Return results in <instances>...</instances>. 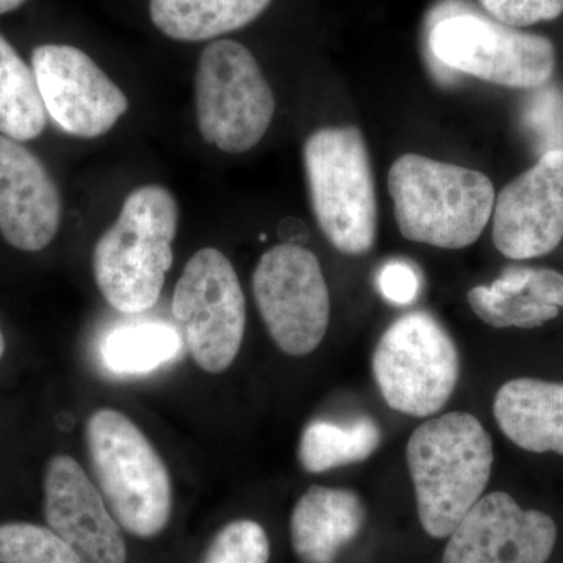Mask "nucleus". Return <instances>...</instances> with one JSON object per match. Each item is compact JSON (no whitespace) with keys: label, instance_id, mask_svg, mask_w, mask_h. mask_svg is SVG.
Instances as JSON below:
<instances>
[{"label":"nucleus","instance_id":"obj_12","mask_svg":"<svg viewBox=\"0 0 563 563\" xmlns=\"http://www.w3.org/2000/svg\"><path fill=\"white\" fill-rule=\"evenodd\" d=\"M555 540L550 515L521 509L509 493L495 492L462 518L442 563H547Z\"/></svg>","mask_w":563,"mask_h":563},{"label":"nucleus","instance_id":"obj_6","mask_svg":"<svg viewBox=\"0 0 563 563\" xmlns=\"http://www.w3.org/2000/svg\"><path fill=\"white\" fill-rule=\"evenodd\" d=\"M195 99L203 141L228 154L257 146L276 111L274 92L254 55L232 40L213 41L202 51Z\"/></svg>","mask_w":563,"mask_h":563},{"label":"nucleus","instance_id":"obj_26","mask_svg":"<svg viewBox=\"0 0 563 563\" xmlns=\"http://www.w3.org/2000/svg\"><path fill=\"white\" fill-rule=\"evenodd\" d=\"M377 288L387 301L396 306H407L417 299L420 277L407 262H388L377 274Z\"/></svg>","mask_w":563,"mask_h":563},{"label":"nucleus","instance_id":"obj_1","mask_svg":"<svg viewBox=\"0 0 563 563\" xmlns=\"http://www.w3.org/2000/svg\"><path fill=\"white\" fill-rule=\"evenodd\" d=\"M177 224L179 206L168 188L144 185L125 198L92 252L96 284L114 310L143 313L157 303L173 266Z\"/></svg>","mask_w":563,"mask_h":563},{"label":"nucleus","instance_id":"obj_3","mask_svg":"<svg viewBox=\"0 0 563 563\" xmlns=\"http://www.w3.org/2000/svg\"><path fill=\"white\" fill-rule=\"evenodd\" d=\"M388 191L404 239L442 250L476 243L496 201L495 187L485 174L418 154L393 163Z\"/></svg>","mask_w":563,"mask_h":563},{"label":"nucleus","instance_id":"obj_24","mask_svg":"<svg viewBox=\"0 0 563 563\" xmlns=\"http://www.w3.org/2000/svg\"><path fill=\"white\" fill-rule=\"evenodd\" d=\"M268 536L252 520H236L221 529L211 540L203 563H268Z\"/></svg>","mask_w":563,"mask_h":563},{"label":"nucleus","instance_id":"obj_25","mask_svg":"<svg viewBox=\"0 0 563 563\" xmlns=\"http://www.w3.org/2000/svg\"><path fill=\"white\" fill-rule=\"evenodd\" d=\"M492 18L509 27L553 21L563 13V0H479Z\"/></svg>","mask_w":563,"mask_h":563},{"label":"nucleus","instance_id":"obj_15","mask_svg":"<svg viewBox=\"0 0 563 563\" xmlns=\"http://www.w3.org/2000/svg\"><path fill=\"white\" fill-rule=\"evenodd\" d=\"M62 196L43 162L0 135V233L16 250L38 252L57 236Z\"/></svg>","mask_w":563,"mask_h":563},{"label":"nucleus","instance_id":"obj_2","mask_svg":"<svg viewBox=\"0 0 563 563\" xmlns=\"http://www.w3.org/2000/svg\"><path fill=\"white\" fill-rule=\"evenodd\" d=\"M407 465L422 529L433 539H446L490 481L492 439L473 415H442L412 433Z\"/></svg>","mask_w":563,"mask_h":563},{"label":"nucleus","instance_id":"obj_4","mask_svg":"<svg viewBox=\"0 0 563 563\" xmlns=\"http://www.w3.org/2000/svg\"><path fill=\"white\" fill-rule=\"evenodd\" d=\"M92 472L103 501L124 531L157 536L173 510L168 468L139 426L113 409H99L87 422Z\"/></svg>","mask_w":563,"mask_h":563},{"label":"nucleus","instance_id":"obj_28","mask_svg":"<svg viewBox=\"0 0 563 563\" xmlns=\"http://www.w3.org/2000/svg\"><path fill=\"white\" fill-rule=\"evenodd\" d=\"M24 2L25 0H0V14L10 13V11L20 9Z\"/></svg>","mask_w":563,"mask_h":563},{"label":"nucleus","instance_id":"obj_14","mask_svg":"<svg viewBox=\"0 0 563 563\" xmlns=\"http://www.w3.org/2000/svg\"><path fill=\"white\" fill-rule=\"evenodd\" d=\"M44 517L81 563L128 562L121 526L80 463L69 455H54L47 462Z\"/></svg>","mask_w":563,"mask_h":563},{"label":"nucleus","instance_id":"obj_30","mask_svg":"<svg viewBox=\"0 0 563 563\" xmlns=\"http://www.w3.org/2000/svg\"><path fill=\"white\" fill-rule=\"evenodd\" d=\"M3 352H5V339H3L2 329H0V358L3 357Z\"/></svg>","mask_w":563,"mask_h":563},{"label":"nucleus","instance_id":"obj_29","mask_svg":"<svg viewBox=\"0 0 563 563\" xmlns=\"http://www.w3.org/2000/svg\"><path fill=\"white\" fill-rule=\"evenodd\" d=\"M284 224L287 225V228H290V231H288V229H287V233H282V235H287L288 239H290V236H292V233H295V231H292V229H291L290 220L284 221ZM296 228L299 229V233H296V236H298V239H299V236H302V239L306 240V235H301V232L306 233V228H303L302 222H298V225H296ZM280 229H285V228H280Z\"/></svg>","mask_w":563,"mask_h":563},{"label":"nucleus","instance_id":"obj_18","mask_svg":"<svg viewBox=\"0 0 563 563\" xmlns=\"http://www.w3.org/2000/svg\"><path fill=\"white\" fill-rule=\"evenodd\" d=\"M273 0H151L155 27L176 41L217 38L251 24Z\"/></svg>","mask_w":563,"mask_h":563},{"label":"nucleus","instance_id":"obj_27","mask_svg":"<svg viewBox=\"0 0 563 563\" xmlns=\"http://www.w3.org/2000/svg\"><path fill=\"white\" fill-rule=\"evenodd\" d=\"M526 292L536 301L563 307V274L548 268H529Z\"/></svg>","mask_w":563,"mask_h":563},{"label":"nucleus","instance_id":"obj_10","mask_svg":"<svg viewBox=\"0 0 563 563\" xmlns=\"http://www.w3.org/2000/svg\"><path fill=\"white\" fill-rule=\"evenodd\" d=\"M252 291L273 342L302 357L320 346L328 332L331 299L320 261L301 244L282 243L262 255Z\"/></svg>","mask_w":563,"mask_h":563},{"label":"nucleus","instance_id":"obj_16","mask_svg":"<svg viewBox=\"0 0 563 563\" xmlns=\"http://www.w3.org/2000/svg\"><path fill=\"white\" fill-rule=\"evenodd\" d=\"M366 510L361 496L343 488L310 487L292 509V550L303 563H335L361 533Z\"/></svg>","mask_w":563,"mask_h":563},{"label":"nucleus","instance_id":"obj_23","mask_svg":"<svg viewBox=\"0 0 563 563\" xmlns=\"http://www.w3.org/2000/svg\"><path fill=\"white\" fill-rule=\"evenodd\" d=\"M0 563H81L79 555L51 528L32 523L0 525Z\"/></svg>","mask_w":563,"mask_h":563},{"label":"nucleus","instance_id":"obj_20","mask_svg":"<svg viewBox=\"0 0 563 563\" xmlns=\"http://www.w3.org/2000/svg\"><path fill=\"white\" fill-rule=\"evenodd\" d=\"M46 121L33 69L0 35V135L16 141L38 139Z\"/></svg>","mask_w":563,"mask_h":563},{"label":"nucleus","instance_id":"obj_9","mask_svg":"<svg viewBox=\"0 0 563 563\" xmlns=\"http://www.w3.org/2000/svg\"><path fill=\"white\" fill-rule=\"evenodd\" d=\"M428 43L433 57L448 68L501 87H542L555 69L550 40L481 14L459 13L437 21Z\"/></svg>","mask_w":563,"mask_h":563},{"label":"nucleus","instance_id":"obj_5","mask_svg":"<svg viewBox=\"0 0 563 563\" xmlns=\"http://www.w3.org/2000/svg\"><path fill=\"white\" fill-rule=\"evenodd\" d=\"M310 202L322 235L336 251L363 255L377 235L372 158L357 128H324L303 144Z\"/></svg>","mask_w":563,"mask_h":563},{"label":"nucleus","instance_id":"obj_13","mask_svg":"<svg viewBox=\"0 0 563 563\" xmlns=\"http://www.w3.org/2000/svg\"><path fill=\"white\" fill-rule=\"evenodd\" d=\"M493 243L512 261L550 254L563 240V150L544 152L531 169L499 192Z\"/></svg>","mask_w":563,"mask_h":563},{"label":"nucleus","instance_id":"obj_7","mask_svg":"<svg viewBox=\"0 0 563 563\" xmlns=\"http://www.w3.org/2000/svg\"><path fill=\"white\" fill-rule=\"evenodd\" d=\"M374 380L388 407L412 417L440 412L461 376V357L453 336L432 314L398 318L377 343Z\"/></svg>","mask_w":563,"mask_h":563},{"label":"nucleus","instance_id":"obj_19","mask_svg":"<svg viewBox=\"0 0 563 563\" xmlns=\"http://www.w3.org/2000/svg\"><path fill=\"white\" fill-rule=\"evenodd\" d=\"M380 439V428L369 417L347 422L314 420L303 429L298 459L306 472H329L366 461L379 448Z\"/></svg>","mask_w":563,"mask_h":563},{"label":"nucleus","instance_id":"obj_8","mask_svg":"<svg viewBox=\"0 0 563 563\" xmlns=\"http://www.w3.org/2000/svg\"><path fill=\"white\" fill-rule=\"evenodd\" d=\"M173 317L199 368L218 374L232 365L246 331V299L221 251L203 247L188 261L174 291Z\"/></svg>","mask_w":563,"mask_h":563},{"label":"nucleus","instance_id":"obj_21","mask_svg":"<svg viewBox=\"0 0 563 563\" xmlns=\"http://www.w3.org/2000/svg\"><path fill=\"white\" fill-rule=\"evenodd\" d=\"M181 336L166 322H140L114 329L102 343V358L110 372L144 374L179 354Z\"/></svg>","mask_w":563,"mask_h":563},{"label":"nucleus","instance_id":"obj_17","mask_svg":"<svg viewBox=\"0 0 563 563\" xmlns=\"http://www.w3.org/2000/svg\"><path fill=\"white\" fill-rule=\"evenodd\" d=\"M493 413L510 442L531 453L563 455V384L520 377L496 393Z\"/></svg>","mask_w":563,"mask_h":563},{"label":"nucleus","instance_id":"obj_11","mask_svg":"<svg viewBox=\"0 0 563 563\" xmlns=\"http://www.w3.org/2000/svg\"><path fill=\"white\" fill-rule=\"evenodd\" d=\"M32 69L47 113L69 135L98 139L129 109L124 91L77 47L43 44L32 52Z\"/></svg>","mask_w":563,"mask_h":563},{"label":"nucleus","instance_id":"obj_22","mask_svg":"<svg viewBox=\"0 0 563 563\" xmlns=\"http://www.w3.org/2000/svg\"><path fill=\"white\" fill-rule=\"evenodd\" d=\"M466 298L476 317L493 328H540L559 314V307L536 301L526 290L504 292L481 285L472 288Z\"/></svg>","mask_w":563,"mask_h":563}]
</instances>
